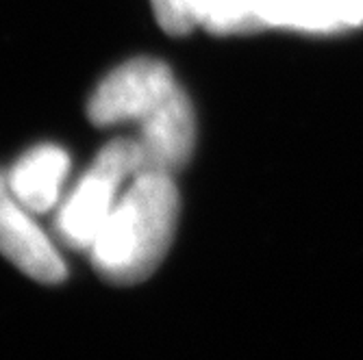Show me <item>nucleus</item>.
<instances>
[{"instance_id": "7ed1b4c3", "label": "nucleus", "mask_w": 363, "mask_h": 360, "mask_svg": "<svg viewBox=\"0 0 363 360\" xmlns=\"http://www.w3.org/2000/svg\"><path fill=\"white\" fill-rule=\"evenodd\" d=\"M172 70L157 59H130L105 76L89 98L87 115L96 126L142 120L174 91Z\"/></svg>"}, {"instance_id": "39448f33", "label": "nucleus", "mask_w": 363, "mask_h": 360, "mask_svg": "<svg viewBox=\"0 0 363 360\" xmlns=\"http://www.w3.org/2000/svg\"><path fill=\"white\" fill-rule=\"evenodd\" d=\"M0 254L28 278L57 284L65 276V263L55 243L20 202L9 198L0 209Z\"/></svg>"}, {"instance_id": "f03ea898", "label": "nucleus", "mask_w": 363, "mask_h": 360, "mask_svg": "<svg viewBox=\"0 0 363 360\" xmlns=\"http://www.w3.org/2000/svg\"><path fill=\"white\" fill-rule=\"evenodd\" d=\"M142 174V154L135 139H113L96 154L85 176L65 195L57 213L59 239L77 250L89 252L101 228L111 215L122 187Z\"/></svg>"}, {"instance_id": "423d86ee", "label": "nucleus", "mask_w": 363, "mask_h": 360, "mask_svg": "<svg viewBox=\"0 0 363 360\" xmlns=\"http://www.w3.org/2000/svg\"><path fill=\"white\" fill-rule=\"evenodd\" d=\"M261 28L335 33L363 26V0H259Z\"/></svg>"}, {"instance_id": "0eeeda50", "label": "nucleus", "mask_w": 363, "mask_h": 360, "mask_svg": "<svg viewBox=\"0 0 363 360\" xmlns=\"http://www.w3.org/2000/svg\"><path fill=\"white\" fill-rule=\"evenodd\" d=\"M68 170L70 158L59 146L33 148L7 176L11 198L30 213H46L59 202Z\"/></svg>"}, {"instance_id": "1a4fd4ad", "label": "nucleus", "mask_w": 363, "mask_h": 360, "mask_svg": "<svg viewBox=\"0 0 363 360\" xmlns=\"http://www.w3.org/2000/svg\"><path fill=\"white\" fill-rule=\"evenodd\" d=\"M11 198V193H9V182L7 178L0 174V209H3V204Z\"/></svg>"}, {"instance_id": "f257e3e1", "label": "nucleus", "mask_w": 363, "mask_h": 360, "mask_svg": "<svg viewBox=\"0 0 363 360\" xmlns=\"http://www.w3.org/2000/svg\"><path fill=\"white\" fill-rule=\"evenodd\" d=\"M179 204L170 174H138L89 248L94 269L113 284H138L152 276L172 245Z\"/></svg>"}, {"instance_id": "6e6552de", "label": "nucleus", "mask_w": 363, "mask_h": 360, "mask_svg": "<svg viewBox=\"0 0 363 360\" xmlns=\"http://www.w3.org/2000/svg\"><path fill=\"white\" fill-rule=\"evenodd\" d=\"M152 9L159 26L170 35H185L198 26L189 0H152Z\"/></svg>"}, {"instance_id": "20e7f679", "label": "nucleus", "mask_w": 363, "mask_h": 360, "mask_svg": "<svg viewBox=\"0 0 363 360\" xmlns=\"http://www.w3.org/2000/svg\"><path fill=\"white\" fill-rule=\"evenodd\" d=\"M140 124L142 130L135 141L142 154V172L174 176L187 166L196 146V113L189 95L179 85Z\"/></svg>"}]
</instances>
